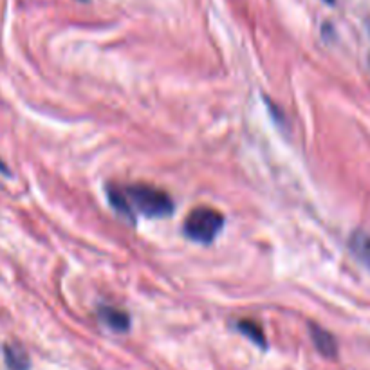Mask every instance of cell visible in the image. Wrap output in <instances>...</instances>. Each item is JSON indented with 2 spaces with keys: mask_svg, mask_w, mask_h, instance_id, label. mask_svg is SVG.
<instances>
[{
  "mask_svg": "<svg viewBox=\"0 0 370 370\" xmlns=\"http://www.w3.org/2000/svg\"><path fill=\"white\" fill-rule=\"evenodd\" d=\"M125 191L130 210L146 217H168L174 212V203L167 191L148 184H132Z\"/></svg>",
  "mask_w": 370,
  "mask_h": 370,
  "instance_id": "cell-1",
  "label": "cell"
},
{
  "mask_svg": "<svg viewBox=\"0 0 370 370\" xmlns=\"http://www.w3.org/2000/svg\"><path fill=\"white\" fill-rule=\"evenodd\" d=\"M349 250L370 271V235L363 229H356L349 237Z\"/></svg>",
  "mask_w": 370,
  "mask_h": 370,
  "instance_id": "cell-6",
  "label": "cell"
},
{
  "mask_svg": "<svg viewBox=\"0 0 370 370\" xmlns=\"http://www.w3.org/2000/svg\"><path fill=\"white\" fill-rule=\"evenodd\" d=\"M0 174H4V175L9 174L8 167H6V165H4V162H2V161H0Z\"/></svg>",
  "mask_w": 370,
  "mask_h": 370,
  "instance_id": "cell-9",
  "label": "cell"
},
{
  "mask_svg": "<svg viewBox=\"0 0 370 370\" xmlns=\"http://www.w3.org/2000/svg\"><path fill=\"white\" fill-rule=\"evenodd\" d=\"M238 333L244 334L248 340H251L257 347L260 349H266V334H264L262 327L253 320H241L237 324Z\"/></svg>",
  "mask_w": 370,
  "mask_h": 370,
  "instance_id": "cell-7",
  "label": "cell"
},
{
  "mask_svg": "<svg viewBox=\"0 0 370 370\" xmlns=\"http://www.w3.org/2000/svg\"><path fill=\"white\" fill-rule=\"evenodd\" d=\"M2 354H4L6 366L9 370H30L31 369V359L30 354L25 352L24 347H20L18 343H6L2 347Z\"/></svg>",
  "mask_w": 370,
  "mask_h": 370,
  "instance_id": "cell-5",
  "label": "cell"
},
{
  "mask_svg": "<svg viewBox=\"0 0 370 370\" xmlns=\"http://www.w3.org/2000/svg\"><path fill=\"white\" fill-rule=\"evenodd\" d=\"M107 196H108V200H110V204H113V208L116 210L117 213H121V215L125 217H130L132 219V210H130L129 203H127V197H125V191L120 190V188H113L108 186L107 190Z\"/></svg>",
  "mask_w": 370,
  "mask_h": 370,
  "instance_id": "cell-8",
  "label": "cell"
},
{
  "mask_svg": "<svg viewBox=\"0 0 370 370\" xmlns=\"http://www.w3.org/2000/svg\"><path fill=\"white\" fill-rule=\"evenodd\" d=\"M98 314H100V320L103 321L107 327L116 331V333H127V331H129L130 317L125 311L113 307V305H101Z\"/></svg>",
  "mask_w": 370,
  "mask_h": 370,
  "instance_id": "cell-4",
  "label": "cell"
},
{
  "mask_svg": "<svg viewBox=\"0 0 370 370\" xmlns=\"http://www.w3.org/2000/svg\"><path fill=\"white\" fill-rule=\"evenodd\" d=\"M309 328H311L309 333H311L312 343H314V347L318 349V352H320L321 356H325V358H336L338 354L336 338L328 333V331L321 328L320 325L311 324L309 325Z\"/></svg>",
  "mask_w": 370,
  "mask_h": 370,
  "instance_id": "cell-3",
  "label": "cell"
},
{
  "mask_svg": "<svg viewBox=\"0 0 370 370\" xmlns=\"http://www.w3.org/2000/svg\"><path fill=\"white\" fill-rule=\"evenodd\" d=\"M224 226V217L213 208H196L184 221V235L200 244H212Z\"/></svg>",
  "mask_w": 370,
  "mask_h": 370,
  "instance_id": "cell-2",
  "label": "cell"
},
{
  "mask_svg": "<svg viewBox=\"0 0 370 370\" xmlns=\"http://www.w3.org/2000/svg\"><path fill=\"white\" fill-rule=\"evenodd\" d=\"M325 2H327V4H334V0H325Z\"/></svg>",
  "mask_w": 370,
  "mask_h": 370,
  "instance_id": "cell-10",
  "label": "cell"
}]
</instances>
